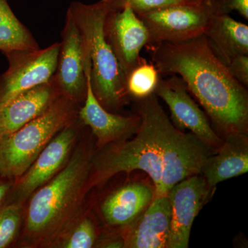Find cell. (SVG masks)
<instances>
[{"instance_id": "10", "label": "cell", "mask_w": 248, "mask_h": 248, "mask_svg": "<svg viewBox=\"0 0 248 248\" xmlns=\"http://www.w3.org/2000/svg\"><path fill=\"white\" fill-rule=\"evenodd\" d=\"M104 32L127 79L141 62L142 49L149 45L148 29L130 7L116 9L109 6L104 19Z\"/></svg>"}, {"instance_id": "21", "label": "cell", "mask_w": 248, "mask_h": 248, "mask_svg": "<svg viewBox=\"0 0 248 248\" xmlns=\"http://www.w3.org/2000/svg\"><path fill=\"white\" fill-rule=\"evenodd\" d=\"M21 221V208L17 203L0 208V248L9 246L17 234Z\"/></svg>"}, {"instance_id": "6", "label": "cell", "mask_w": 248, "mask_h": 248, "mask_svg": "<svg viewBox=\"0 0 248 248\" xmlns=\"http://www.w3.org/2000/svg\"><path fill=\"white\" fill-rule=\"evenodd\" d=\"M218 14L214 0L182 3L138 14L148 29L150 43H178L204 35L210 19Z\"/></svg>"}, {"instance_id": "18", "label": "cell", "mask_w": 248, "mask_h": 248, "mask_svg": "<svg viewBox=\"0 0 248 248\" xmlns=\"http://www.w3.org/2000/svg\"><path fill=\"white\" fill-rule=\"evenodd\" d=\"M204 35L214 53L226 65L238 55H248V25L229 14L214 15Z\"/></svg>"}, {"instance_id": "7", "label": "cell", "mask_w": 248, "mask_h": 248, "mask_svg": "<svg viewBox=\"0 0 248 248\" xmlns=\"http://www.w3.org/2000/svg\"><path fill=\"white\" fill-rule=\"evenodd\" d=\"M60 42L45 49L19 50L4 53L9 68L0 75V108L19 94L45 83L56 71Z\"/></svg>"}, {"instance_id": "2", "label": "cell", "mask_w": 248, "mask_h": 248, "mask_svg": "<svg viewBox=\"0 0 248 248\" xmlns=\"http://www.w3.org/2000/svg\"><path fill=\"white\" fill-rule=\"evenodd\" d=\"M160 74L177 75L223 135L248 133V87L210 48L205 36L178 43L149 45Z\"/></svg>"}, {"instance_id": "24", "label": "cell", "mask_w": 248, "mask_h": 248, "mask_svg": "<svg viewBox=\"0 0 248 248\" xmlns=\"http://www.w3.org/2000/svg\"><path fill=\"white\" fill-rule=\"evenodd\" d=\"M232 76L245 86H248V55H240L226 65Z\"/></svg>"}, {"instance_id": "15", "label": "cell", "mask_w": 248, "mask_h": 248, "mask_svg": "<svg viewBox=\"0 0 248 248\" xmlns=\"http://www.w3.org/2000/svg\"><path fill=\"white\" fill-rule=\"evenodd\" d=\"M61 94L53 76L48 82L15 97L0 108V137L17 131L38 117Z\"/></svg>"}, {"instance_id": "3", "label": "cell", "mask_w": 248, "mask_h": 248, "mask_svg": "<svg viewBox=\"0 0 248 248\" xmlns=\"http://www.w3.org/2000/svg\"><path fill=\"white\" fill-rule=\"evenodd\" d=\"M48 184L35 191L28 208L27 231L36 241L51 243L64 232L88 190L89 152L78 149Z\"/></svg>"}, {"instance_id": "20", "label": "cell", "mask_w": 248, "mask_h": 248, "mask_svg": "<svg viewBox=\"0 0 248 248\" xmlns=\"http://www.w3.org/2000/svg\"><path fill=\"white\" fill-rule=\"evenodd\" d=\"M156 67L142 58L141 62L127 77L126 89L129 97L136 100L154 94L161 76Z\"/></svg>"}, {"instance_id": "4", "label": "cell", "mask_w": 248, "mask_h": 248, "mask_svg": "<svg viewBox=\"0 0 248 248\" xmlns=\"http://www.w3.org/2000/svg\"><path fill=\"white\" fill-rule=\"evenodd\" d=\"M109 10L105 0L92 4L74 1L68 11L79 28L89 54L94 95L107 110H118L128 100L126 78L106 40L104 22Z\"/></svg>"}, {"instance_id": "16", "label": "cell", "mask_w": 248, "mask_h": 248, "mask_svg": "<svg viewBox=\"0 0 248 248\" xmlns=\"http://www.w3.org/2000/svg\"><path fill=\"white\" fill-rule=\"evenodd\" d=\"M248 171V138L246 134L225 135L223 143L205 161L202 175L210 188Z\"/></svg>"}, {"instance_id": "25", "label": "cell", "mask_w": 248, "mask_h": 248, "mask_svg": "<svg viewBox=\"0 0 248 248\" xmlns=\"http://www.w3.org/2000/svg\"><path fill=\"white\" fill-rule=\"evenodd\" d=\"M218 14H229L232 11L239 13L248 19V0H214Z\"/></svg>"}, {"instance_id": "19", "label": "cell", "mask_w": 248, "mask_h": 248, "mask_svg": "<svg viewBox=\"0 0 248 248\" xmlns=\"http://www.w3.org/2000/svg\"><path fill=\"white\" fill-rule=\"evenodd\" d=\"M39 48L32 34L16 17L7 0H0V50L5 53Z\"/></svg>"}, {"instance_id": "26", "label": "cell", "mask_w": 248, "mask_h": 248, "mask_svg": "<svg viewBox=\"0 0 248 248\" xmlns=\"http://www.w3.org/2000/svg\"><path fill=\"white\" fill-rule=\"evenodd\" d=\"M11 187V183L9 182H0V208L2 205L3 202H4L6 196L9 193L10 189Z\"/></svg>"}, {"instance_id": "14", "label": "cell", "mask_w": 248, "mask_h": 248, "mask_svg": "<svg viewBox=\"0 0 248 248\" xmlns=\"http://www.w3.org/2000/svg\"><path fill=\"white\" fill-rule=\"evenodd\" d=\"M170 203L168 195L155 197L133 222L125 240L129 248H167L171 228Z\"/></svg>"}, {"instance_id": "5", "label": "cell", "mask_w": 248, "mask_h": 248, "mask_svg": "<svg viewBox=\"0 0 248 248\" xmlns=\"http://www.w3.org/2000/svg\"><path fill=\"white\" fill-rule=\"evenodd\" d=\"M78 103L61 94L38 117L17 131L0 137V177H21L52 139L74 123Z\"/></svg>"}, {"instance_id": "13", "label": "cell", "mask_w": 248, "mask_h": 248, "mask_svg": "<svg viewBox=\"0 0 248 248\" xmlns=\"http://www.w3.org/2000/svg\"><path fill=\"white\" fill-rule=\"evenodd\" d=\"M91 68L87 70V91L84 104L78 112V117L84 125L92 130L99 147L128 140L138 131L140 116H122L112 113L97 100L91 86Z\"/></svg>"}, {"instance_id": "9", "label": "cell", "mask_w": 248, "mask_h": 248, "mask_svg": "<svg viewBox=\"0 0 248 248\" xmlns=\"http://www.w3.org/2000/svg\"><path fill=\"white\" fill-rule=\"evenodd\" d=\"M156 97L169 108L171 121L180 130H188L209 146L216 149L223 140L210 124L208 116L199 107L180 77L172 75L160 79L155 90Z\"/></svg>"}, {"instance_id": "22", "label": "cell", "mask_w": 248, "mask_h": 248, "mask_svg": "<svg viewBox=\"0 0 248 248\" xmlns=\"http://www.w3.org/2000/svg\"><path fill=\"white\" fill-rule=\"evenodd\" d=\"M110 7L120 9L128 6L137 15L187 2L186 0H105Z\"/></svg>"}, {"instance_id": "11", "label": "cell", "mask_w": 248, "mask_h": 248, "mask_svg": "<svg viewBox=\"0 0 248 248\" xmlns=\"http://www.w3.org/2000/svg\"><path fill=\"white\" fill-rule=\"evenodd\" d=\"M211 190L202 174H195L183 179L169 191L172 217L167 248H188L194 220Z\"/></svg>"}, {"instance_id": "12", "label": "cell", "mask_w": 248, "mask_h": 248, "mask_svg": "<svg viewBox=\"0 0 248 248\" xmlns=\"http://www.w3.org/2000/svg\"><path fill=\"white\" fill-rule=\"evenodd\" d=\"M77 137L73 123L57 134L41 152L16 189V198L22 202L58 174L66 162Z\"/></svg>"}, {"instance_id": "8", "label": "cell", "mask_w": 248, "mask_h": 248, "mask_svg": "<svg viewBox=\"0 0 248 248\" xmlns=\"http://www.w3.org/2000/svg\"><path fill=\"white\" fill-rule=\"evenodd\" d=\"M90 67L89 54L82 35L73 16L67 11L58 65L53 76L63 95L76 103L84 100Z\"/></svg>"}, {"instance_id": "23", "label": "cell", "mask_w": 248, "mask_h": 248, "mask_svg": "<svg viewBox=\"0 0 248 248\" xmlns=\"http://www.w3.org/2000/svg\"><path fill=\"white\" fill-rule=\"evenodd\" d=\"M96 239L95 228L89 218L82 220L63 245L66 248H91Z\"/></svg>"}, {"instance_id": "17", "label": "cell", "mask_w": 248, "mask_h": 248, "mask_svg": "<svg viewBox=\"0 0 248 248\" xmlns=\"http://www.w3.org/2000/svg\"><path fill=\"white\" fill-rule=\"evenodd\" d=\"M155 198L154 190L142 183L123 186L106 199L102 205L104 219L112 226L133 223Z\"/></svg>"}, {"instance_id": "1", "label": "cell", "mask_w": 248, "mask_h": 248, "mask_svg": "<svg viewBox=\"0 0 248 248\" xmlns=\"http://www.w3.org/2000/svg\"><path fill=\"white\" fill-rule=\"evenodd\" d=\"M141 124L135 136L107 145L92 161L88 188L120 172L141 170L154 184L155 197L168 195L183 179L202 174L214 148L174 125L153 94L139 99Z\"/></svg>"}, {"instance_id": "27", "label": "cell", "mask_w": 248, "mask_h": 248, "mask_svg": "<svg viewBox=\"0 0 248 248\" xmlns=\"http://www.w3.org/2000/svg\"><path fill=\"white\" fill-rule=\"evenodd\" d=\"M187 2L190 3H200L202 1H205V0H186Z\"/></svg>"}]
</instances>
